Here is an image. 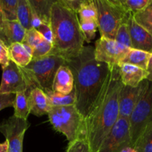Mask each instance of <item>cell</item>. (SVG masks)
Returning <instances> with one entry per match:
<instances>
[{
  "mask_svg": "<svg viewBox=\"0 0 152 152\" xmlns=\"http://www.w3.org/2000/svg\"><path fill=\"white\" fill-rule=\"evenodd\" d=\"M15 96L16 94H0V111L8 107H13Z\"/></svg>",
  "mask_w": 152,
  "mask_h": 152,
  "instance_id": "e575fe53",
  "label": "cell"
},
{
  "mask_svg": "<svg viewBox=\"0 0 152 152\" xmlns=\"http://www.w3.org/2000/svg\"><path fill=\"white\" fill-rule=\"evenodd\" d=\"M147 71H148L147 80L148 81L151 82V83H152V54H151V56L150 60H149V63H148V68H147Z\"/></svg>",
  "mask_w": 152,
  "mask_h": 152,
  "instance_id": "74e56055",
  "label": "cell"
},
{
  "mask_svg": "<svg viewBox=\"0 0 152 152\" xmlns=\"http://www.w3.org/2000/svg\"><path fill=\"white\" fill-rule=\"evenodd\" d=\"M65 65L74 78L75 107L85 119L102 94L112 68L96 60L92 46H84L78 56L66 61Z\"/></svg>",
  "mask_w": 152,
  "mask_h": 152,
  "instance_id": "6da1fadb",
  "label": "cell"
},
{
  "mask_svg": "<svg viewBox=\"0 0 152 152\" xmlns=\"http://www.w3.org/2000/svg\"><path fill=\"white\" fill-rule=\"evenodd\" d=\"M129 145H133L129 121L127 119L119 118L97 152H119Z\"/></svg>",
  "mask_w": 152,
  "mask_h": 152,
  "instance_id": "30bf717a",
  "label": "cell"
},
{
  "mask_svg": "<svg viewBox=\"0 0 152 152\" xmlns=\"http://www.w3.org/2000/svg\"><path fill=\"white\" fill-rule=\"evenodd\" d=\"M151 54L152 53H148V52L143 51V50L130 48L125 54L122 63L135 65L142 69L147 71Z\"/></svg>",
  "mask_w": 152,
  "mask_h": 152,
  "instance_id": "ffe728a7",
  "label": "cell"
},
{
  "mask_svg": "<svg viewBox=\"0 0 152 152\" xmlns=\"http://www.w3.org/2000/svg\"><path fill=\"white\" fill-rule=\"evenodd\" d=\"M52 50H53V44L48 42L47 40L43 39L33 50L32 59H39L50 55Z\"/></svg>",
  "mask_w": 152,
  "mask_h": 152,
  "instance_id": "1f68e13d",
  "label": "cell"
},
{
  "mask_svg": "<svg viewBox=\"0 0 152 152\" xmlns=\"http://www.w3.org/2000/svg\"><path fill=\"white\" fill-rule=\"evenodd\" d=\"M128 121L134 146L146 126L152 123V83L151 82L145 89Z\"/></svg>",
  "mask_w": 152,
  "mask_h": 152,
  "instance_id": "52a82bcc",
  "label": "cell"
},
{
  "mask_svg": "<svg viewBox=\"0 0 152 152\" xmlns=\"http://www.w3.org/2000/svg\"><path fill=\"white\" fill-rule=\"evenodd\" d=\"M28 100L30 112L37 117L48 114L52 109L46 93L39 88L34 87L28 91Z\"/></svg>",
  "mask_w": 152,
  "mask_h": 152,
  "instance_id": "2e32d148",
  "label": "cell"
},
{
  "mask_svg": "<svg viewBox=\"0 0 152 152\" xmlns=\"http://www.w3.org/2000/svg\"><path fill=\"white\" fill-rule=\"evenodd\" d=\"M17 21L26 31L31 28L36 29L42 23L28 0H18Z\"/></svg>",
  "mask_w": 152,
  "mask_h": 152,
  "instance_id": "e0dca14e",
  "label": "cell"
},
{
  "mask_svg": "<svg viewBox=\"0 0 152 152\" xmlns=\"http://www.w3.org/2000/svg\"><path fill=\"white\" fill-rule=\"evenodd\" d=\"M43 39H44V38L42 37L41 34L37 30L34 29V28H31V29L26 31L25 38H24L22 43L29 46L34 50V48L39 43L41 42Z\"/></svg>",
  "mask_w": 152,
  "mask_h": 152,
  "instance_id": "d6a6232c",
  "label": "cell"
},
{
  "mask_svg": "<svg viewBox=\"0 0 152 152\" xmlns=\"http://www.w3.org/2000/svg\"><path fill=\"white\" fill-rule=\"evenodd\" d=\"M83 0H61V3L64 6L68 7L69 10L74 11L77 14L78 13L80 5L83 3Z\"/></svg>",
  "mask_w": 152,
  "mask_h": 152,
  "instance_id": "8d00e7d4",
  "label": "cell"
},
{
  "mask_svg": "<svg viewBox=\"0 0 152 152\" xmlns=\"http://www.w3.org/2000/svg\"><path fill=\"white\" fill-rule=\"evenodd\" d=\"M79 21H97L98 13L94 0H83L77 13Z\"/></svg>",
  "mask_w": 152,
  "mask_h": 152,
  "instance_id": "484cf974",
  "label": "cell"
},
{
  "mask_svg": "<svg viewBox=\"0 0 152 152\" xmlns=\"http://www.w3.org/2000/svg\"><path fill=\"white\" fill-rule=\"evenodd\" d=\"M10 60L20 68L27 66L32 60L33 49L22 42L14 43L8 48Z\"/></svg>",
  "mask_w": 152,
  "mask_h": 152,
  "instance_id": "d6986e66",
  "label": "cell"
},
{
  "mask_svg": "<svg viewBox=\"0 0 152 152\" xmlns=\"http://www.w3.org/2000/svg\"><path fill=\"white\" fill-rule=\"evenodd\" d=\"M130 48H127L114 39L100 37L95 42L94 55L96 60L105 63L110 68L118 67Z\"/></svg>",
  "mask_w": 152,
  "mask_h": 152,
  "instance_id": "9c48e42d",
  "label": "cell"
},
{
  "mask_svg": "<svg viewBox=\"0 0 152 152\" xmlns=\"http://www.w3.org/2000/svg\"><path fill=\"white\" fill-rule=\"evenodd\" d=\"M74 90V78L71 70L66 65H62L55 74L52 91L63 94H69Z\"/></svg>",
  "mask_w": 152,
  "mask_h": 152,
  "instance_id": "ac0fdd59",
  "label": "cell"
},
{
  "mask_svg": "<svg viewBox=\"0 0 152 152\" xmlns=\"http://www.w3.org/2000/svg\"><path fill=\"white\" fill-rule=\"evenodd\" d=\"M25 32L18 21L4 20L0 25V40L8 48L14 43L22 42Z\"/></svg>",
  "mask_w": 152,
  "mask_h": 152,
  "instance_id": "5bb4252c",
  "label": "cell"
},
{
  "mask_svg": "<svg viewBox=\"0 0 152 152\" xmlns=\"http://www.w3.org/2000/svg\"><path fill=\"white\" fill-rule=\"evenodd\" d=\"M66 152H92L90 145L84 136L69 142Z\"/></svg>",
  "mask_w": 152,
  "mask_h": 152,
  "instance_id": "4dcf8cb0",
  "label": "cell"
},
{
  "mask_svg": "<svg viewBox=\"0 0 152 152\" xmlns=\"http://www.w3.org/2000/svg\"><path fill=\"white\" fill-rule=\"evenodd\" d=\"M148 83L145 80L135 88L122 85L119 96V118L129 120Z\"/></svg>",
  "mask_w": 152,
  "mask_h": 152,
  "instance_id": "7c38bea8",
  "label": "cell"
},
{
  "mask_svg": "<svg viewBox=\"0 0 152 152\" xmlns=\"http://www.w3.org/2000/svg\"><path fill=\"white\" fill-rule=\"evenodd\" d=\"M46 94L52 108L72 106V105L75 106L76 99L74 90L69 94H63L54 91H51Z\"/></svg>",
  "mask_w": 152,
  "mask_h": 152,
  "instance_id": "7402d4cb",
  "label": "cell"
},
{
  "mask_svg": "<svg viewBox=\"0 0 152 152\" xmlns=\"http://www.w3.org/2000/svg\"><path fill=\"white\" fill-rule=\"evenodd\" d=\"M114 40L127 48H131V40L127 23H123L116 32Z\"/></svg>",
  "mask_w": 152,
  "mask_h": 152,
  "instance_id": "f546056e",
  "label": "cell"
},
{
  "mask_svg": "<svg viewBox=\"0 0 152 152\" xmlns=\"http://www.w3.org/2000/svg\"><path fill=\"white\" fill-rule=\"evenodd\" d=\"M28 120L17 118L14 115L0 123V133L8 143L9 152H22L25 133L29 128Z\"/></svg>",
  "mask_w": 152,
  "mask_h": 152,
  "instance_id": "8fae6325",
  "label": "cell"
},
{
  "mask_svg": "<svg viewBox=\"0 0 152 152\" xmlns=\"http://www.w3.org/2000/svg\"><path fill=\"white\" fill-rule=\"evenodd\" d=\"M33 88L34 87L31 84L22 68L16 65L11 60L2 68L0 94H16L19 92H28Z\"/></svg>",
  "mask_w": 152,
  "mask_h": 152,
  "instance_id": "ba28073f",
  "label": "cell"
},
{
  "mask_svg": "<svg viewBox=\"0 0 152 152\" xmlns=\"http://www.w3.org/2000/svg\"><path fill=\"white\" fill-rule=\"evenodd\" d=\"M3 21H4V18H3V15H2V13H1V8H0V25L2 23Z\"/></svg>",
  "mask_w": 152,
  "mask_h": 152,
  "instance_id": "ab89813d",
  "label": "cell"
},
{
  "mask_svg": "<svg viewBox=\"0 0 152 152\" xmlns=\"http://www.w3.org/2000/svg\"><path fill=\"white\" fill-rule=\"evenodd\" d=\"M36 30L41 34L42 37L44 38V39L47 40L48 42L53 44L54 37L50 24L42 22L40 26L36 28Z\"/></svg>",
  "mask_w": 152,
  "mask_h": 152,
  "instance_id": "836d02e7",
  "label": "cell"
},
{
  "mask_svg": "<svg viewBox=\"0 0 152 152\" xmlns=\"http://www.w3.org/2000/svg\"><path fill=\"white\" fill-rule=\"evenodd\" d=\"M66 60L57 54L34 59L27 66L22 68L33 87L41 89L45 93L52 91L54 79L58 70L65 65Z\"/></svg>",
  "mask_w": 152,
  "mask_h": 152,
  "instance_id": "277c9868",
  "label": "cell"
},
{
  "mask_svg": "<svg viewBox=\"0 0 152 152\" xmlns=\"http://www.w3.org/2000/svg\"><path fill=\"white\" fill-rule=\"evenodd\" d=\"M80 28L84 42H91L95 37L98 29V22L95 20L80 21Z\"/></svg>",
  "mask_w": 152,
  "mask_h": 152,
  "instance_id": "83f0119b",
  "label": "cell"
},
{
  "mask_svg": "<svg viewBox=\"0 0 152 152\" xmlns=\"http://www.w3.org/2000/svg\"><path fill=\"white\" fill-rule=\"evenodd\" d=\"M97 8L98 28L101 37L114 39L119 27L132 13H128L118 0H94Z\"/></svg>",
  "mask_w": 152,
  "mask_h": 152,
  "instance_id": "5b68a950",
  "label": "cell"
},
{
  "mask_svg": "<svg viewBox=\"0 0 152 152\" xmlns=\"http://www.w3.org/2000/svg\"><path fill=\"white\" fill-rule=\"evenodd\" d=\"M18 0H0V8L4 20L17 21Z\"/></svg>",
  "mask_w": 152,
  "mask_h": 152,
  "instance_id": "4316f807",
  "label": "cell"
},
{
  "mask_svg": "<svg viewBox=\"0 0 152 152\" xmlns=\"http://www.w3.org/2000/svg\"><path fill=\"white\" fill-rule=\"evenodd\" d=\"M33 10L43 23L50 24L51 11L56 0H28Z\"/></svg>",
  "mask_w": 152,
  "mask_h": 152,
  "instance_id": "44dd1931",
  "label": "cell"
},
{
  "mask_svg": "<svg viewBox=\"0 0 152 152\" xmlns=\"http://www.w3.org/2000/svg\"><path fill=\"white\" fill-rule=\"evenodd\" d=\"M134 147L137 152H152V123L146 126Z\"/></svg>",
  "mask_w": 152,
  "mask_h": 152,
  "instance_id": "d4e9b609",
  "label": "cell"
},
{
  "mask_svg": "<svg viewBox=\"0 0 152 152\" xmlns=\"http://www.w3.org/2000/svg\"><path fill=\"white\" fill-rule=\"evenodd\" d=\"M0 152H9L8 151V143L7 141L0 143Z\"/></svg>",
  "mask_w": 152,
  "mask_h": 152,
  "instance_id": "f35d334b",
  "label": "cell"
},
{
  "mask_svg": "<svg viewBox=\"0 0 152 152\" xmlns=\"http://www.w3.org/2000/svg\"><path fill=\"white\" fill-rule=\"evenodd\" d=\"M50 25L53 33V50L51 54L62 56L66 61L76 57L83 48L84 39L77 14L56 0L51 11Z\"/></svg>",
  "mask_w": 152,
  "mask_h": 152,
  "instance_id": "3957f363",
  "label": "cell"
},
{
  "mask_svg": "<svg viewBox=\"0 0 152 152\" xmlns=\"http://www.w3.org/2000/svg\"><path fill=\"white\" fill-rule=\"evenodd\" d=\"M126 23L131 37V48L152 53L151 34L136 22L133 14L131 15Z\"/></svg>",
  "mask_w": 152,
  "mask_h": 152,
  "instance_id": "4fadbf2b",
  "label": "cell"
},
{
  "mask_svg": "<svg viewBox=\"0 0 152 152\" xmlns=\"http://www.w3.org/2000/svg\"><path fill=\"white\" fill-rule=\"evenodd\" d=\"M133 17L138 25L152 35V0L144 9L133 14Z\"/></svg>",
  "mask_w": 152,
  "mask_h": 152,
  "instance_id": "cb8c5ba5",
  "label": "cell"
},
{
  "mask_svg": "<svg viewBox=\"0 0 152 152\" xmlns=\"http://www.w3.org/2000/svg\"><path fill=\"white\" fill-rule=\"evenodd\" d=\"M47 115L54 129L63 134L69 142L84 136V119L75 105L52 108Z\"/></svg>",
  "mask_w": 152,
  "mask_h": 152,
  "instance_id": "8992f818",
  "label": "cell"
},
{
  "mask_svg": "<svg viewBox=\"0 0 152 152\" xmlns=\"http://www.w3.org/2000/svg\"><path fill=\"white\" fill-rule=\"evenodd\" d=\"M118 71L121 82L125 86L137 87L142 82L147 80L148 71L135 65L122 63L118 66Z\"/></svg>",
  "mask_w": 152,
  "mask_h": 152,
  "instance_id": "9a60e30c",
  "label": "cell"
},
{
  "mask_svg": "<svg viewBox=\"0 0 152 152\" xmlns=\"http://www.w3.org/2000/svg\"><path fill=\"white\" fill-rule=\"evenodd\" d=\"M13 107L14 108L13 115L15 117L27 120L28 116L31 114L28 106V92L23 91L16 94Z\"/></svg>",
  "mask_w": 152,
  "mask_h": 152,
  "instance_id": "603a6c76",
  "label": "cell"
},
{
  "mask_svg": "<svg viewBox=\"0 0 152 152\" xmlns=\"http://www.w3.org/2000/svg\"><path fill=\"white\" fill-rule=\"evenodd\" d=\"M122 86L118 67L112 68L102 94L90 114L84 119L83 135L92 152L98 151L119 119V96Z\"/></svg>",
  "mask_w": 152,
  "mask_h": 152,
  "instance_id": "7a4b0ae2",
  "label": "cell"
},
{
  "mask_svg": "<svg viewBox=\"0 0 152 152\" xmlns=\"http://www.w3.org/2000/svg\"><path fill=\"white\" fill-rule=\"evenodd\" d=\"M10 62L8 48L0 40V65L1 68H4Z\"/></svg>",
  "mask_w": 152,
  "mask_h": 152,
  "instance_id": "d590c367",
  "label": "cell"
},
{
  "mask_svg": "<svg viewBox=\"0 0 152 152\" xmlns=\"http://www.w3.org/2000/svg\"><path fill=\"white\" fill-rule=\"evenodd\" d=\"M151 0H118L120 5L128 13H134L144 9Z\"/></svg>",
  "mask_w": 152,
  "mask_h": 152,
  "instance_id": "f1b7e54d",
  "label": "cell"
}]
</instances>
